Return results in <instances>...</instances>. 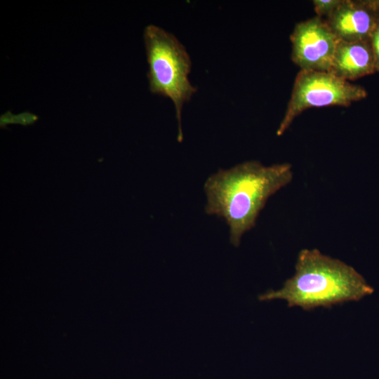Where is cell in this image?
<instances>
[{"instance_id":"obj_1","label":"cell","mask_w":379,"mask_h":379,"mask_svg":"<svg viewBox=\"0 0 379 379\" xmlns=\"http://www.w3.org/2000/svg\"><path fill=\"white\" fill-rule=\"evenodd\" d=\"M292 178V166L288 163L267 166L248 161L220 169L204 183L205 212L225 220L230 241L237 247L242 236L254 227L268 198Z\"/></svg>"},{"instance_id":"obj_2","label":"cell","mask_w":379,"mask_h":379,"mask_svg":"<svg viewBox=\"0 0 379 379\" xmlns=\"http://www.w3.org/2000/svg\"><path fill=\"white\" fill-rule=\"evenodd\" d=\"M295 267V274L280 290L268 291L258 300L283 299L289 307L310 310L358 301L374 291L354 267L317 249L300 251Z\"/></svg>"},{"instance_id":"obj_3","label":"cell","mask_w":379,"mask_h":379,"mask_svg":"<svg viewBox=\"0 0 379 379\" xmlns=\"http://www.w3.org/2000/svg\"><path fill=\"white\" fill-rule=\"evenodd\" d=\"M143 39L149 65V91L173 102L178 123V140L181 142L182 109L197 90L189 79L192 67L190 55L173 34L158 26H147Z\"/></svg>"},{"instance_id":"obj_4","label":"cell","mask_w":379,"mask_h":379,"mask_svg":"<svg viewBox=\"0 0 379 379\" xmlns=\"http://www.w3.org/2000/svg\"><path fill=\"white\" fill-rule=\"evenodd\" d=\"M365 96L364 88L331 72L300 69L295 77L277 135H281L293 120L307 109L333 105L348 107Z\"/></svg>"},{"instance_id":"obj_5","label":"cell","mask_w":379,"mask_h":379,"mask_svg":"<svg viewBox=\"0 0 379 379\" xmlns=\"http://www.w3.org/2000/svg\"><path fill=\"white\" fill-rule=\"evenodd\" d=\"M291 58L302 70L329 72L339 41L324 18L298 23L291 34Z\"/></svg>"},{"instance_id":"obj_6","label":"cell","mask_w":379,"mask_h":379,"mask_svg":"<svg viewBox=\"0 0 379 379\" xmlns=\"http://www.w3.org/2000/svg\"><path fill=\"white\" fill-rule=\"evenodd\" d=\"M324 20L338 39L345 41L368 40L377 25L366 7L351 0H343Z\"/></svg>"},{"instance_id":"obj_7","label":"cell","mask_w":379,"mask_h":379,"mask_svg":"<svg viewBox=\"0 0 379 379\" xmlns=\"http://www.w3.org/2000/svg\"><path fill=\"white\" fill-rule=\"evenodd\" d=\"M368 40H339L329 72L347 81L354 80L375 70V60Z\"/></svg>"},{"instance_id":"obj_8","label":"cell","mask_w":379,"mask_h":379,"mask_svg":"<svg viewBox=\"0 0 379 379\" xmlns=\"http://www.w3.org/2000/svg\"><path fill=\"white\" fill-rule=\"evenodd\" d=\"M342 1L343 0H314L312 2L317 16L327 18L340 6Z\"/></svg>"},{"instance_id":"obj_9","label":"cell","mask_w":379,"mask_h":379,"mask_svg":"<svg viewBox=\"0 0 379 379\" xmlns=\"http://www.w3.org/2000/svg\"><path fill=\"white\" fill-rule=\"evenodd\" d=\"M371 48L373 53L375 67L379 70V24L377 23L371 35Z\"/></svg>"}]
</instances>
